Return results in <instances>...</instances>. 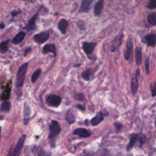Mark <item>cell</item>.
I'll use <instances>...</instances> for the list:
<instances>
[{"label":"cell","mask_w":156,"mask_h":156,"mask_svg":"<svg viewBox=\"0 0 156 156\" xmlns=\"http://www.w3.org/2000/svg\"><path fill=\"white\" fill-rule=\"evenodd\" d=\"M27 66L28 63H24L22 64L18 69L16 79V87L17 88L21 87L24 83L25 76L27 69Z\"/></svg>","instance_id":"obj_1"},{"label":"cell","mask_w":156,"mask_h":156,"mask_svg":"<svg viewBox=\"0 0 156 156\" xmlns=\"http://www.w3.org/2000/svg\"><path fill=\"white\" fill-rule=\"evenodd\" d=\"M49 35L50 34L49 31H44L35 34L33 37V39L36 43L38 44H43L48 41L49 38Z\"/></svg>","instance_id":"obj_2"},{"label":"cell","mask_w":156,"mask_h":156,"mask_svg":"<svg viewBox=\"0 0 156 156\" xmlns=\"http://www.w3.org/2000/svg\"><path fill=\"white\" fill-rule=\"evenodd\" d=\"M60 126L59 124L56 121H52L50 126H49V135L48 138H51L57 134H58L60 132Z\"/></svg>","instance_id":"obj_3"},{"label":"cell","mask_w":156,"mask_h":156,"mask_svg":"<svg viewBox=\"0 0 156 156\" xmlns=\"http://www.w3.org/2000/svg\"><path fill=\"white\" fill-rule=\"evenodd\" d=\"M97 43L96 42H87L83 41L82 43V48L85 53L89 56L94 51Z\"/></svg>","instance_id":"obj_4"},{"label":"cell","mask_w":156,"mask_h":156,"mask_svg":"<svg viewBox=\"0 0 156 156\" xmlns=\"http://www.w3.org/2000/svg\"><path fill=\"white\" fill-rule=\"evenodd\" d=\"M94 0H82L79 12V13H87L89 12L92 3Z\"/></svg>","instance_id":"obj_5"},{"label":"cell","mask_w":156,"mask_h":156,"mask_svg":"<svg viewBox=\"0 0 156 156\" xmlns=\"http://www.w3.org/2000/svg\"><path fill=\"white\" fill-rule=\"evenodd\" d=\"M46 101H47V102L49 105L54 106V107H57L60 104L62 99L60 96H58L57 95L51 94V95H49L47 98Z\"/></svg>","instance_id":"obj_6"},{"label":"cell","mask_w":156,"mask_h":156,"mask_svg":"<svg viewBox=\"0 0 156 156\" xmlns=\"http://www.w3.org/2000/svg\"><path fill=\"white\" fill-rule=\"evenodd\" d=\"M142 41L143 43H146L149 46H155L156 44V35L155 34H149L145 35Z\"/></svg>","instance_id":"obj_7"},{"label":"cell","mask_w":156,"mask_h":156,"mask_svg":"<svg viewBox=\"0 0 156 156\" xmlns=\"http://www.w3.org/2000/svg\"><path fill=\"white\" fill-rule=\"evenodd\" d=\"M38 16V12H37V13H35L31 18L30 20L28 21L27 24H26V27H25V29L27 31V32H30V31H33L34 30L36 29V20L37 19V17Z\"/></svg>","instance_id":"obj_8"},{"label":"cell","mask_w":156,"mask_h":156,"mask_svg":"<svg viewBox=\"0 0 156 156\" xmlns=\"http://www.w3.org/2000/svg\"><path fill=\"white\" fill-rule=\"evenodd\" d=\"M26 136L25 135H23L19 140L16 147H15L14 150L13 151V156H19L20 155V154L22 151V148H23V144H24V142L26 139Z\"/></svg>","instance_id":"obj_9"},{"label":"cell","mask_w":156,"mask_h":156,"mask_svg":"<svg viewBox=\"0 0 156 156\" xmlns=\"http://www.w3.org/2000/svg\"><path fill=\"white\" fill-rule=\"evenodd\" d=\"M139 76H140V70L139 69H137L135 73V77L132 79V82H131V90L133 94H135L136 93L138 88V78Z\"/></svg>","instance_id":"obj_10"},{"label":"cell","mask_w":156,"mask_h":156,"mask_svg":"<svg viewBox=\"0 0 156 156\" xmlns=\"http://www.w3.org/2000/svg\"><path fill=\"white\" fill-rule=\"evenodd\" d=\"M104 6V0H98L94 6V14L95 16H100Z\"/></svg>","instance_id":"obj_11"},{"label":"cell","mask_w":156,"mask_h":156,"mask_svg":"<svg viewBox=\"0 0 156 156\" xmlns=\"http://www.w3.org/2000/svg\"><path fill=\"white\" fill-rule=\"evenodd\" d=\"M68 26H69V22L65 19H61L57 24L58 30L63 35L66 34V29Z\"/></svg>","instance_id":"obj_12"},{"label":"cell","mask_w":156,"mask_h":156,"mask_svg":"<svg viewBox=\"0 0 156 156\" xmlns=\"http://www.w3.org/2000/svg\"><path fill=\"white\" fill-rule=\"evenodd\" d=\"M73 134L77 135L81 138H87L91 135V133L84 128L76 129L73 132Z\"/></svg>","instance_id":"obj_13"},{"label":"cell","mask_w":156,"mask_h":156,"mask_svg":"<svg viewBox=\"0 0 156 156\" xmlns=\"http://www.w3.org/2000/svg\"><path fill=\"white\" fill-rule=\"evenodd\" d=\"M42 51L43 53L46 54L48 52H51L54 54V56L56 55V49L55 44L54 43H49L45 44L42 49Z\"/></svg>","instance_id":"obj_14"},{"label":"cell","mask_w":156,"mask_h":156,"mask_svg":"<svg viewBox=\"0 0 156 156\" xmlns=\"http://www.w3.org/2000/svg\"><path fill=\"white\" fill-rule=\"evenodd\" d=\"M105 114L103 112H99L98 113L96 116L93 118L91 120V124L92 126H96L99 124L103 119L105 116Z\"/></svg>","instance_id":"obj_15"},{"label":"cell","mask_w":156,"mask_h":156,"mask_svg":"<svg viewBox=\"0 0 156 156\" xmlns=\"http://www.w3.org/2000/svg\"><path fill=\"white\" fill-rule=\"evenodd\" d=\"M30 116V108L29 105L26 102L24 107V123L27 124L29 121Z\"/></svg>","instance_id":"obj_16"},{"label":"cell","mask_w":156,"mask_h":156,"mask_svg":"<svg viewBox=\"0 0 156 156\" xmlns=\"http://www.w3.org/2000/svg\"><path fill=\"white\" fill-rule=\"evenodd\" d=\"M25 36H26V33L24 31H21L18 32L13 38L12 43L15 44H18L20 43L24 40Z\"/></svg>","instance_id":"obj_17"},{"label":"cell","mask_w":156,"mask_h":156,"mask_svg":"<svg viewBox=\"0 0 156 156\" xmlns=\"http://www.w3.org/2000/svg\"><path fill=\"white\" fill-rule=\"evenodd\" d=\"M135 61L138 65L141 63L142 61V49L140 46H137L135 49Z\"/></svg>","instance_id":"obj_18"},{"label":"cell","mask_w":156,"mask_h":156,"mask_svg":"<svg viewBox=\"0 0 156 156\" xmlns=\"http://www.w3.org/2000/svg\"><path fill=\"white\" fill-rule=\"evenodd\" d=\"M147 22L151 26L156 25V13L155 12H151L147 15Z\"/></svg>","instance_id":"obj_19"},{"label":"cell","mask_w":156,"mask_h":156,"mask_svg":"<svg viewBox=\"0 0 156 156\" xmlns=\"http://www.w3.org/2000/svg\"><path fill=\"white\" fill-rule=\"evenodd\" d=\"M136 138H137L136 134L133 133L130 136V141L126 147V149L127 151H130L133 147V146L136 140Z\"/></svg>","instance_id":"obj_20"},{"label":"cell","mask_w":156,"mask_h":156,"mask_svg":"<svg viewBox=\"0 0 156 156\" xmlns=\"http://www.w3.org/2000/svg\"><path fill=\"white\" fill-rule=\"evenodd\" d=\"M66 120L69 124H72L75 121V116L72 110L70 109L68 111L66 116Z\"/></svg>","instance_id":"obj_21"},{"label":"cell","mask_w":156,"mask_h":156,"mask_svg":"<svg viewBox=\"0 0 156 156\" xmlns=\"http://www.w3.org/2000/svg\"><path fill=\"white\" fill-rule=\"evenodd\" d=\"M9 40H7L5 41H2L0 43V52L5 53L9 50Z\"/></svg>","instance_id":"obj_22"},{"label":"cell","mask_w":156,"mask_h":156,"mask_svg":"<svg viewBox=\"0 0 156 156\" xmlns=\"http://www.w3.org/2000/svg\"><path fill=\"white\" fill-rule=\"evenodd\" d=\"M92 76L91 69H88L82 73V77L86 80H90Z\"/></svg>","instance_id":"obj_23"},{"label":"cell","mask_w":156,"mask_h":156,"mask_svg":"<svg viewBox=\"0 0 156 156\" xmlns=\"http://www.w3.org/2000/svg\"><path fill=\"white\" fill-rule=\"evenodd\" d=\"M41 72V69L40 68L37 69L32 75L31 76V82L32 83H34L36 82V80H37L38 77H39V76L40 75Z\"/></svg>","instance_id":"obj_24"},{"label":"cell","mask_w":156,"mask_h":156,"mask_svg":"<svg viewBox=\"0 0 156 156\" xmlns=\"http://www.w3.org/2000/svg\"><path fill=\"white\" fill-rule=\"evenodd\" d=\"M10 108V102L9 101H4L2 103L1 106V111L2 112H8Z\"/></svg>","instance_id":"obj_25"},{"label":"cell","mask_w":156,"mask_h":156,"mask_svg":"<svg viewBox=\"0 0 156 156\" xmlns=\"http://www.w3.org/2000/svg\"><path fill=\"white\" fill-rule=\"evenodd\" d=\"M132 54V48H127L126 50L124 52V56L125 59L127 60H129Z\"/></svg>","instance_id":"obj_26"},{"label":"cell","mask_w":156,"mask_h":156,"mask_svg":"<svg viewBox=\"0 0 156 156\" xmlns=\"http://www.w3.org/2000/svg\"><path fill=\"white\" fill-rule=\"evenodd\" d=\"M146 7L149 9H156V0H149L146 5Z\"/></svg>","instance_id":"obj_27"},{"label":"cell","mask_w":156,"mask_h":156,"mask_svg":"<svg viewBox=\"0 0 156 156\" xmlns=\"http://www.w3.org/2000/svg\"><path fill=\"white\" fill-rule=\"evenodd\" d=\"M149 58L147 57L146 59L145 60V70L147 74H149Z\"/></svg>","instance_id":"obj_28"},{"label":"cell","mask_w":156,"mask_h":156,"mask_svg":"<svg viewBox=\"0 0 156 156\" xmlns=\"http://www.w3.org/2000/svg\"><path fill=\"white\" fill-rule=\"evenodd\" d=\"M74 98L77 101H85V99L83 94H76L74 96Z\"/></svg>","instance_id":"obj_29"},{"label":"cell","mask_w":156,"mask_h":156,"mask_svg":"<svg viewBox=\"0 0 156 156\" xmlns=\"http://www.w3.org/2000/svg\"><path fill=\"white\" fill-rule=\"evenodd\" d=\"M78 27L79 28L80 30H84L85 29V24L84 23V21H79L78 22Z\"/></svg>","instance_id":"obj_30"},{"label":"cell","mask_w":156,"mask_h":156,"mask_svg":"<svg viewBox=\"0 0 156 156\" xmlns=\"http://www.w3.org/2000/svg\"><path fill=\"white\" fill-rule=\"evenodd\" d=\"M146 141V136L143 134H140V145H142Z\"/></svg>","instance_id":"obj_31"},{"label":"cell","mask_w":156,"mask_h":156,"mask_svg":"<svg viewBox=\"0 0 156 156\" xmlns=\"http://www.w3.org/2000/svg\"><path fill=\"white\" fill-rule=\"evenodd\" d=\"M151 93H152V96L153 97H154L156 94V90H155V85H152L151 84Z\"/></svg>","instance_id":"obj_32"},{"label":"cell","mask_w":156,"mask_h":156,"mask_svg":"<svg viewBox=\"0 0 156 156\" xmlns=\"http://www.w3.org/2000/svg\"><path fill=\"white\" fill-rule=\"evenodd\" d=\"M30 51H31V48H30V47L27 48L25 49V51H24V56H26V55L30 52Z\"/></svg>","instance_id":"obj_33"},{"label":"cell","mask_w":156,"mask_h":156,"mask_svg":"<svg viewBox=\"0 0 156 156\" xmlns=\"http://www.w3.org/2000/svg\"><path fill=\"white\" fill-rule=\"evenodd\" d=\"M115 126L116 129L117 130V131H118V132L121 129V127H122L121 124H118V123H115Z\"/></svg>","instance_id":"obj_34"},{"label":"cell","mask_w":156,"mask_h":156,"mask_svg":"<svg viewBox=\"0 0 156 156\" xmlns=\"http://www.w3.org/2000/svg\"><path fill=\"white\" fill-rule=\"evenodd\" d=\"M7 156H13V151H12V149H10V150L9 151Z\"/></svg>","instance_id":"obj_35"},{"label":"cell","mask_w":156,"mask_h":156,"mask_svg":"<svg viewBox=\"0 0 156 156\" xmlns=\"http://www.w3.org/2000/svg\"><path fill=\"white\" fill-rule=\"evenodd\" d=\"M77 107H78L79 108H80V109H81V110H84V107H83V106H82V105H77Z\"/></svg>","instance_id":"obj_36"},{"label":"cell","mask_w":156,"mask_h":156,"mask_svg":"<svg viewBox=\"0 0 156 156\" xmlns=\"http://www.w3.org/2000/svg\"><path fill=\"white\" fill-rule=\"evenodd\" d=\"M4 27H5V25H4V24H0V29H3Z\"/></svg>","instance_id":"obj_37"},{"label":"cell","mask_w":156,"mask_h":156,"mask_svg":"<svg viewBox=\"0 0 156 156\" xmlns=\"http://www.w3.org/2000/svg\"><path fill=\"white\" fill-rule=\"evenodd\" d=\"M23 1H29V2H34V1L35 0H23Z\"/></svg>","instance_id":"obj_38"},{"label":"cell","mask_w":156,"mask_h":156,"mask_svg":"<svg viewBox=\"0 0 156 156\" xmlns=\"http://www.w3.org/2000/svg\"><path fill=\"white\" fill-rule=\"evenodd\" d=\"M1 127H0V135H1Z\"/></svg>","instance_id":"obj_39"}]
</instances>
